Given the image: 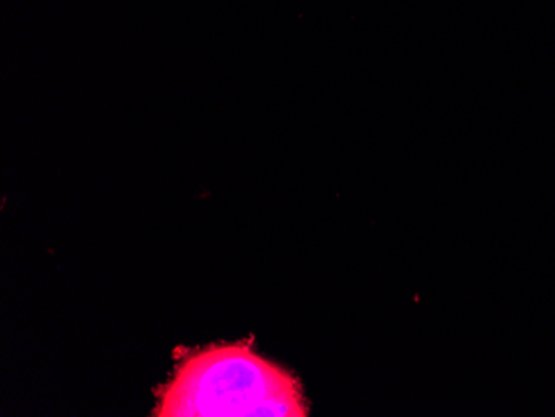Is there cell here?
Wrapping results in <instances>:
<instances>
[{
    "label": "cell",
    "instance_id": "obj_1",
    "mask_svg": "<svg viewBox=\"0 0 555 417\" xmlns=\"http://www.w3.org/2000/svg\"><path fill=\"white\" fill-rule=\"evenodd\" d=\"M160 401L155 416H308L299 382L246 341L190 354Z\"/></svg>",
    "mask_w": 555,
    "mask_h": 417
}]
</instances>
